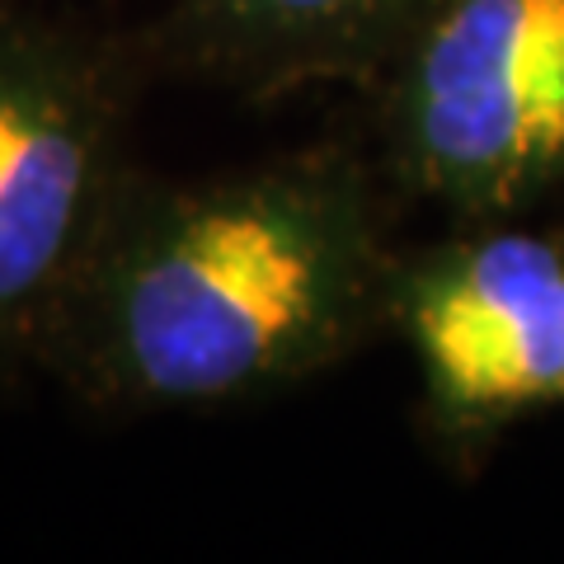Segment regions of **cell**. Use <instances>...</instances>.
<instances>
[{
	"label": "cell",
	"instance_id": "6da1fadb",
	"mask_svg": "<svg viewBox=\"0 0 564 564\" xmlns=\"http://www.w3.org/2000/svg\"><path fill=\"white\" fill-rule=\"evenodd\" d=\"M400 254L352 155L128 184L43 362L118 410H221L329 372L391 325Z\"/></svg>",
	"mask_w": 564,
	"mask_h": 564
},
{
	"label": "cell",
	"instance_id": "7a4b0ae2",
	"mask_svg": "<svg viewBox=\"0 0 564 564\" xmlns=\"http://www.w3.org/2000/svg\"><path fill=\"white\" fill-rule=\"evenodd\" d=\"M377 85L395 184L462 226L564 193V0H433Z\"/></svg>",
	"mask_w": 564,
	"mask_h": 564
},
{
	"label": "cell",
	"instance_id": "3957f363",
	"mask_svg": "<svg viewBox=\"0 0 564 564\" xmlns=\"http://www.w3.org/2000/svg\"><path fill=\"white\" fill-rule=\"evenodd\" d=\"M128 184L113 62L0 14V372L43 358Z\"/></svg>",
	"mask_w": 564,
	"mask_h": 564
},
{
	"label": "cell",
	"instance_id": "277c9868",
	"mask_svg": "<svg viewBox=\"0 0 564 564\" xmlns=\"http://www.w3.org/2000/svg\"><path fill=\"white\" fill-rule=\"evenodd\" d=\"M391 329L414 352L433 433L475 452L564 400V240L513 221H466L400 259Z\"/></svg>",
	"mask_w": 564,
	"mask_h": 564
},
{
	"label": "cell",
	"instance_id": "5b68a950",
	"mask_svg": "<svg viewBox=\"0 0 564 564\" xmlns=\"http://www.w3.org/2000/svg\"><path fill=\"white\" fill-rule=\"evenodd\" d=\"M433 0H180L174 57L245 95L377 80Z\"/></svg>",
	"mask_w": 564,
	"mask_h": 564
}]
</instances>
